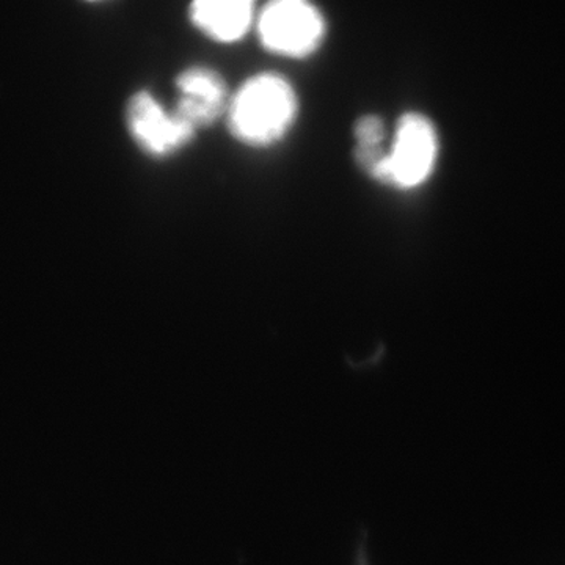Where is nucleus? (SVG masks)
<instances>
[{
  "label": "nucleus",
  "mask_w": 565,
  "mask_h": 565,
  "mask_svg": "<svg viewBox=\"0 0 565 565\" xmlns=\"http://www.w3.org/2000/svg\"><path fill=\"white\" fill-rule=\"evenodd\" d=\"M300 98L288 77L277 71L252 74L233 92L225 125L237 143L270 150L296 128Z\"/></svg>",
  "instance_id": "1"
},
{
  "label": "nucleus",
  "mask_w": 565,
  "mask_h": 565,
  "mask_svg": "<svg viewBox=\"0 0 565 565\" xmlns=\"http://www.w3.org/2000/svg\"><path fill=\"white\" fill-rule=\"evenodd\" d=\"M255 32L270 54L308 61L322 50L329 22L323 11L307 0H273L258 10Z\"/></svg>",
  "instance_id": "2"
},
{
  "label": "nucleus",
  "mask_w": 565,
  "mask_h": 565,
  "mask_svg": "<svg viewBox=\"0 0 565 565\" xmlns=\"http://www.w3.org/2000/svg\"><path fill=\"white\" fill-rule=\"evenodd\" d=\"M438 158V136L429 118L411 111L399 118L392 150L371 172L370 178L396 189H414L433 173Z\"/></svg>",
  "instance_id": "3"
},
{
  "label": "nucleus",
  "mask_w": 565,
  "mask_h": 565,
  "mask_svg": "<svg viewBox=\"0 0 565 565\" xmlns=\"http://www.w3.org/2000/svg\"><path fill=\"white\" fill-rule=\"evenodd\" d=\"M125 126L137 150L152 161H167L191 147L196 132L148 90H137L125 106Z\"/></svg>",
  "instance_id": "4"
},
{
  "label": "nucleus",
  "mask_w": 565,
  "mask_h": 565,
  "mask_svg": "<svg viewBox=\"0 0 565 565\" xmlns=\"http://www.w3.org/2000/svg\"><path fill=\"white\" fill-rule=\"evenodd\" d=\"M178 93L173 111L196 132L225 120L233 92L217 70L207 65H191L174 77Z\"/></svg>",
  "instance_id": "5"
},
{
  "label": "nucleus",
  "mask_w": 565,
  "mask_h": 565,
  "mask_svg": "<svg viewBox=\"0 0 565 565\" xmlns=\"http://www.w3.org/2000/svg\"><path fill=\"white\" fill-rule=\"evenodd\" d=\"M188 18L204 39L230 46L255 31L258 9L252 0H195Z\"/></svg>",
  "instance_id": "6"
},
{
  "label": "nucleus",
  "mask_w": 565,
  "mask_h": 565,
  "mask_svg": "<svg viewBox=\"0 0 565 565\" xmlns=\"http://www.w3.org/2000/svg\"><path fill=\"white\" fill-rule=\"evenodd\" d=\"M385 134V122L377 115H363L353 125L355 147H384Z\"/></svg>",
  "instance_id": "7"
}]
</instances>
